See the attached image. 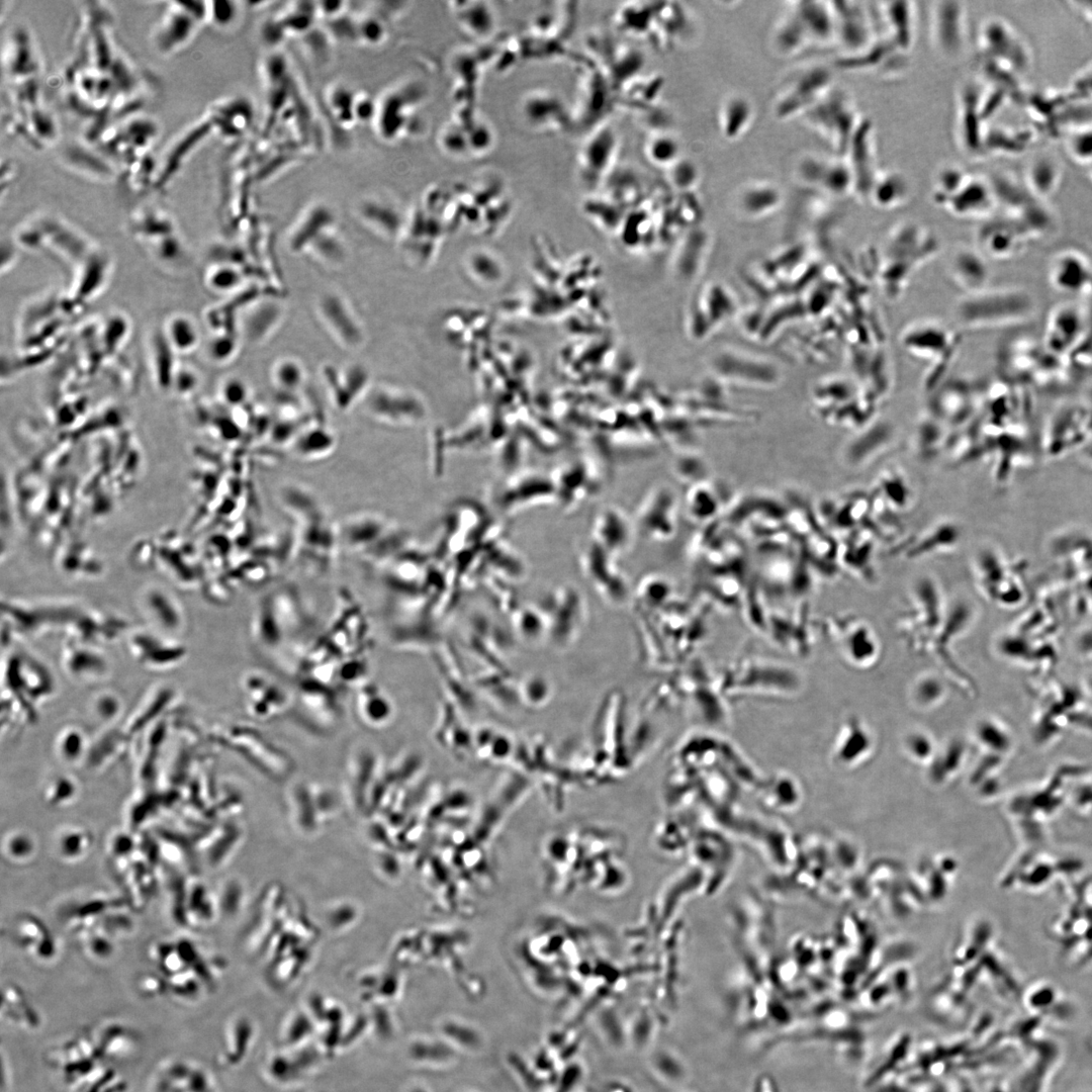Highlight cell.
Returning a JSON list of instances; mask_svg holds the SVG:
<instances>
[{
	"mask_svg": "<svg viewBox=\"0 0 1092 1092\" xmlns=\"http://www.w3.org/2000/svg\"><path fill=\"white\" fill-rule=\"evenodd\" d=\"M833 64L805 60L789 68L780 78L770 100L777 121L801 119L835 85Z\"/></svg>",
	"mask_w": 1092,
	"mask_h": 1092,
	"instance_id": "6da1fadb",
	"label": "cell"
},
{
	"mask_svg": "<svg viewBox=\"0 0 1092 1092\" xmlns=\"http://www.w3.org/2000/svg\"><path fill=\"white\" fill-rule=\"evenodd\" d=\"M931 197L934 203L959 218L988 216L995 205V195L987 181L952 163L936 170L931 182Z\"/></svg>",
	"mask_w": 1092,
	"mask_h": 1092,
	"instance_id": "7a4b0ae2",
	"label": "cell"
},
{
	"mask_svg": "<svg viewBox=\"0 0 1092 1092\" xmlns=\"http://www.w3.org/2000/svg\"><path fill=\"white\" fill-rule=\"evenodd\" d=\"M958 317L969 328L1010 326L1028 320L1034 302L1017 288H984L967 293L958 305Z\"/></svg>",
	"mask_w": 1092,
	"mask_h": 1092,
	"instance_id": "3957f363",
	"label": "cell"
},
{
	"mask_svg": "<svg viewBox=\"0 0 1092 1092\" xmlns=\"http://www.w3.org/2000/svg\"><path fill=\"white\" fill-rule=\"evenodd\" d=\"M864 117L849 92L836 84L801 120L831 153L843 156Z\"/></svg>",
	"mask_w": 1092,
	"mask_h": 1092,
	"instance_id": "277c9868",
	"label": "cell"
},
{
	"mask_svg": "<svg viewBox=\"0 0 1092 1092\" xmlns=\"http://www.w3.org/2000/svg\"><path fill=\"white\" fill-rule=\"evenodd\" d=\"M793 176L806 192L832 200L853 197V179L843 156L807 152L795 163Z\"/></svg>",
	"mask_w": 1092,
	"mask_h": 1092,
	"instance_id": "5b68a950",
	"label": "cell"
},
{
	"mask_svg": "<svg viewBox=\"0 0 1092 1092\" xmlns=\"http://www.w3.org/2000/svg\"><path fill=\"white\" fill-rule=\"evenodd\" d=\"M927 38L931 50L946 61L963 57L969 43L968 10L964 2L931 1L926 7Z\"/></svg>",
	"mask_w": 1092,
	"mask_h": 1092,
	"instance_id": "8992f818",
	"label": "cell"
},
{
	"mask_svg": "<svg viewBox=\"0 0 1092 1092\" xmlns=\"http://www.w3.org/2000/svg\"><path fill=\"white\" fill-rule=\"evenodd\" d=\"M7 658L6 678L8 692V710L13 713L18 708L33 709L37 703L53 693V678L48 669L38 660L27 653L12 652Z\"/></svg>",
	"mask_w": 1092,
	"mask_h": 1092,
	"instance_id": "52a82bcc",
	"label": "cell"
},
{
	"mask_svg": "<svg viewBox=\"0 0 1092 1092\" xmlns=\"http://www.w3.org/2000/svg\"><path fill=\"white\" fill-rule=\"evenodd\" d=\"M619 152L618 131L608 119L588 130L577 156L578 175L583 185L593 191L603 186L616 170Z\"/></svg>",
	"mask_w": 1092,
	"mask_h": 1092,
	"instance_id": "ba28073f",
	"label": "cell"
},
{
	"mask_svg": "<svg viewBox=\"0 0 1092 1092\" xmlns=\"http://www.w3.org/2000/svg\"><path fill=\"white\" fill-rule=\"evenodd\" d=\"M1088 316L1089 306L1076 302L1059 304L1049 314L1042 346L1065 366L1082 342Z\"/></svg>",
	"mask_w": 1092,
	"mask_h": 1092,
	"instance_id": "9c48e42d",
	"label": "cell"
},
{
	"mask_svg": "<svg viewBox=\"0 0 1092 1092\" xmlns=\"http://www.w3.org/2000/svg\"><path fill=\"white\" fill-rule=\"evenodd\" d=\"M835 16V48L839 56H850L864 49L877 33L871 3L831 1Z\"/></svg>",
	"mask_w": 1092,
	"mask_h": 1092,
	"instance_id": "30bf717a",
	"label": "cell"
},
{
	"mask_svg": "<svg viewBox=\"0 0 1092 1092\" xmlns=\"http://www.w3.org/2000/svg\"><path fill=\"white\" fill-rule=\"evenodd\" d=\"M843 157L852 175L853 197L867 202L871 184L881 168L878 164L874 123L869 117H864Z\"/></svg>",
	"mask_w": 1092,
	"mask_h": 1092,
	"instance_id": "8fae6325",
	"label": "cell"
},
{
	"mask_svg": "<svg viewBox=\"0 0 1092 1092\" xmlns=\"http://www.w3.org/2000/svg\"><path fill=\"white\" fill-rule=\"evenodd\" d=\"M207 3L172 2L156 29L154 42L161 53H171L192 36L197 23L207 17Z\"/></svg>",
	"mask_w": 1092,
	"mask_h": 1092,
	"instance_id": "7c38bea8",
	"label": "cell"
},
{
	"mask_svg": "<svg viewBox=\"0 0 1092 1092\" xmlns=\"http://www.w3.org/2000/svg\"><path fill=\"white\" fill-rule=\"evenodd\" d=\"M877 31L892 40L900 50L910 54L918 28V9L912 1L873 3Z\"/></svg>",
	"mask_w": 1092,
	"mask_h": 1092,
	"instance_id": "4fadbf2b",
	"label": "cell"
},
{
	"mask_svg": "<svg viewBox=\"0 0 1092 1092\" xmlns=\"http://www.w3.org/2000/svg\"><path fill=\"white\" fill-rule=\"evenodd\" d=\"M1049 280L1058 292L1092 297V261L1078 250H1063L1050 263Z\"/></svg>",
	"mask_w": 1092,
	"mask_h": 1092,
	"instance_id": "5bb4252c",
	"label": "cell"
},
{
	"mask_svg": "<svg viewBox=\"0 0 1092 1092\" xmlns=\"http://www.w3.org/2000/svg\"><path fill=\"white\" fill-rule=\"evenodd\" d=\"M521 116L524 123L538 132L563 130L573 120L563 101L548 90L530 91L521 100Z\"/></svg>",
	"mask_w": 1092,
	"mask_h": 1092,
	"instance_id": "9a60e30c",
	"label": "cell"
},
{
	"mask_svg": "<svg viewBox=\"0 0 1092 1092\" xmlns=\"http://www.w3.org/2000/svg\"><path fill=\"white\" fill-rule=\"evenodd\" d=\"M768 46L770 52L781 59H793L817 49L807 26L790 2L785 4L784 11L769 30Z\"/></svg>",
	"mask_w": 1092,
	"mask_h": 1092,
	"instance_id": "2e32d148",
	"label": "cell"
},
{
	"mask_svg": "<svg viewBox=\"0 0 1092 1092\" xmlns=\"http://www.w3.org/2000/svg\"><path fill=\"white\" fill-rule=\"evenodd\" d=\"M785 201L783 189L768 179L749 180L741 184L733 198L735 211L747 219H761L778 211Z\"/></svg>",
	"mask_w": 1092,
	"mask_h": 1092,
	"instance_id": "e0dca14e",
	"label": "cell"
},
{
	"mask_svg": "<svg viewBox=\"0 0 1092 1092\" xmlns=\"http://www.w3.org/2000/svg\"><path fill=\"white\" fill-rule=\"evenodd\" d=\"M242 687L249 714L258 719L276 717L290 705L287 692L264 673L252 671L246 674Z\"/></svg>",
	"mask_w": 1092,
	"mask_h": 1092,
	"instance_id": "ac0fdd59",
	"label": "cell"
},
{
	"mask_svg": "<svg viewBox=\"0 0 1092 1092\" xmlns=\"http://www.w3.org/2000/svg\"><path fill=\"white\" fill-rule=\"evenodd\" d=\"M390 526V522L378 513H355L347 517L340 528V540L351 551L376 555L381 538L391 532Z\"/></svg>",
	"mask_w": 1092,
	"mask_h": 1092,
	"instance_id": "d6986e66",
	"label": "cell"
},
{
	"mask_svg": "<svg viewBox=\"0 0 1092 1092\" xmlns=\"http://www.w3.org/2000/svg\"><path fill=\"white\" fill-rule=\"evenodd\" d=\"M1031 239L1030 235L1016 223L990 222L978 232L980 252L994 260H1006L1020 255Z\"/></svg>",
	"mask_w": 1092,
	"mask_h": 1092,
	"instance_id": "ffe728a7",
	"label": "cell"
},
{
	"mask_svg": "<svg viewBox=\"0 0 1092 1092\" xmlns=\"http://www.w3.org/2000/svg\"><path fill=\"white\" fill-rule=\"evenodd\" d=\"M755 115V107L747 96L738 92L727 94L717 110V124L721 135L728 142L741 140L752 128Z\"/></svg>",
	"mask_w": 1092,
	"mask_h": 1092,
	"instance_id": "44dd1931",
	"label": "cell"
},
{
	"mask_svg": "<svg viewBox=\"0 0 1092 1092\" xmlns=\"http://www.w3.org/2000/svg\"><path fill=\"white\" fill-rule=\"evenodd\" d=\"M910 197L911 185L906 175L898 169L881 167L871 184L867 202L890 211L904 206Z\"/></svg>",
	"mask_w": 1092,
	"mask_h": 1092,
	"instance_id": "7402d4cb",
	"label": "cell"
},
{
	"mask_svg": "<svg viewBox=\"0 0 1092 1092\" xmlns=\"http://www.w3.org/2000/svg\"><path fill=\"white\" fill-rule=\"evenodd\" d=\"M132 656L147 668L163 669L180 662L185 649L169 639L152 635H135L129 642Z\"/></svg>",
	"mask_w": 1092,
	"mask_h": 1092,
	"instance_id": "603a6c76",
	"label": "cell"
},
{
	"mask_svg": "<svg viewBox=\"0 0 1092 1092\" xmlns=\"http://www.w3.org/2000/svg\"><path fill=\"white\" fill-rule=\"evenodd\" d=\"M688 12L676 2H657L649 39L660 49L672 47L686 32Z\"/></svg>",
	"mask_w": 1092,
	"mask_h": 1092,
	"instance_id": "cb8c5ba5",
	"label": "cell"
},
{
	"mask_svg": "<svg viewBox=\"0 0 1092 1092\" xmlns=\"http://www.w3.org/2000/svg\"><path fill=\"white\" fill-rule=\"evenodd\" d=\"M62 664L66 672L74 679L95 680L106 671V660L92 643L72 642L64 650Z\"/></svg>",
	"mask_w": 1092,
	"mask_h": 1092,
	"instance_id": "d4e9b609",
	"label": "cell"
},
{
	"mask_svg": "<svg viewBox=\"0 0 1092 1092\" xmlns=\"http://www.w3.org/2000/svg\"><path fill=\"white\" fill-rule=\"evenodd\" d=\"M947 330L935 323L921 322L909 327L903 336L905 349L916 357H937L948 346Z\"/></svg>",
	"mask_w": 1092,
	"mask_h": 1092,
	"instance_id": "484cf974",
	"label": "cell"
},
{
	"mask_svg": "<svg viewBox=\"0 0 1092 1092\" xmlns=\"http://www.w3.org/2000/svg\"><path fill=\"white\" fill-rule=\"evenodd\" d=\"M461 30L472 38L492 34L496 24L494 10L485 2H452L450 8Z\"/></svg>",
	"mask_w": 1092,
	"mask_h": 1092,
	"instance_id": "4316f807",
	"label": "cell"
},
{
	"mask_svg": "<svg viewBox=\"0 0 1092 1092\" xmlns=\"http://www.w3.org/2000/svg\"><path fill=\"white\" fill-rule=\"evenodd\" d=\"M355 711L358 719L371 729H380L392 715L388 697L374 685H365L357 692Z\"/></svg>",
	"mask_w": 1092,
	"mask_h": 1092,
	"instance_id": "83f0119b",
	"label": "cell"
},
{
	"mask_svg": "<svg viewBox=\"0 0 1092 1092\" xmlns=\"http://www.w3.org/2000/svg\"><path fill=\"white\" fill-rule=\"evenodd\" d=\"M657 2H630L622 5L614 15L618 30L636 37L649 38Z\"/></svg>",
	"mask_w": 1092,
	"mask_h": 1092,
	"instance_id": "f1b7e54d",
	"label": "cell"
},
{
	"mask_svg": "<svg viewBox=\"0 0 1092 1092\" xmlns=\"http://www.w3.org/2000/svg\"><path fill=\"white\" fill-rule=\"evenodd\" d=\"M951 272L953 279L967 293L987 287L988 268L979 251L965 249L958 253L952 259Z\"/></svg>",
	"mask_w": 1092,
	"mask_h": 1092,
	"instance_id": "f546056e",
	"label": "cell"
},
{
	"mask_svg": "<svg viewBox=\"0 0 1092 1092\" xmlns=\"http://www.w3.org/2000/svg\"><path fill=\"white\" fill-rule=\"evenodd\" d=\"M835 747V758L844 765L855 764L860 758L867 757L872 748L873 740L867 727L859 721H849L842 732Z\"/></svg>",
	"mask_w": 1092,
	"mask_h": 1092,
	"instance_id": "4dcf8cb0",
	"label": "cell"
},
{
	"mask_svg": "<svg viewBox=\"0 0 1092 1092\" xmlns=\"http://www.w3.org/2000/svg\"><path fill=\"white\" fill-rule=\"evenodd\" d=\"M643 153L651 165L663 171L684 157L679 140L667 129L651 131L644 142Z\"/></svg>",
	"mask_w": 1092,
	"mask_h": 1092,
	"instance_id": "1f68e13d",
	"label": "cell"
},
{
	"mask_svg": "<svg viewBox=\"0 0 1092 1092\" xmlns=\"http://www.w3.org/2000/svg\"><path fill=\"white\" fill-rule=\"evenodd\" d=\"M7 74L16 79L35 74L38 68L37 60L33 51L32 42L23 30H15L7 46L5 63Z\"/></svg>",
	"mask_w": 1092,
	"mask_h": 1092,
	"instance_id": "d6a6232c",
	"label": "cell"
},
{
	"mask_svg": "<svg viewBox=\"0 0 1092 1092\" xmlns=\"http://www.w3.org/2000/svg\"><path fill=\"white\" fill-rule=\"evenodd\" d=\"M664 173L668 184L681 194H689L694 191L700 182V171L697 164L685 157L680 158Z\"/></svg>",
	"mask_w": 1092,
	"mask_h": 1092,
	"instance_id": "836d02e7",
	"label": "cell"
},
{
	"mask_svg": "<svg viewBox=\"0 0 1092 1092\" xmlns=\"http://www.w3.org/2000/svg\"><path fill=\"white\" fill-rule=\"evenodd\" d=\"M295 451L298 457L306 460L325 457L334 448V438L325 429L308 431L303 437H299Z\"/></svg>",
	"mask_w": 1092,
	"mask_h": 1092,
	"instance_id": "e575fe53",
	"label": "cell"
},
{
	"mask_svg": "<svg viewBox=\"0 0 1092 1092\" xmlns=\"http://www.w3.org/2000/svg\"><path fill=\"white\" fill-rule=\"evenodd\" d=\"M844 648L848 658L863 664L862 662L875 656L877 644L875 637L867 628H859L845 639Z\"/></svg>",
	"mask_w": 1092,
	"mask_h": 1092,
	"instance_id": "d590c367",
	"label": "cell"
},
{
	"mask_svg": "<svg viewBox=\"0 0 1092 1092\" xmlns=\"http://www.w3.org/2000/svg\"><path fill=\"white\" fill-rule=\"evenodd\" d=\"M56 749L64 761L77 760L85 750L84 734L75 727L64 729L58 736Z\"/></svg>",
	"mask_w": 1092,
	"mask_h": 1092,
	"instance_id": "8d00e7d4",
	"label": "cell"
},
{
	"mask_svg": "<svg viewBox=\"0 0 1092 1092\" xmlns=\"http://www.w3.org/2000/svg\"><path fill=\"white\" fill-rule=\"evenodd\" d=\"M904 745L905 750L916 761L931 759L935 751L931 737L921 731L910 732L905 738Z\"/></svg>",
	"mask_w": 1092,
	"mask_h": 1092,
	"instance_id": "74e56055",
	"label": "cell"
},
{
	"mask_svg": "<svg viewBox=\"0 0 1092 1092\" xmlns=\"http://www.w3.org/2000/svg\"><path fill=\"white\" fill-rule=\"evenodd\" d=\"M275 379L285 389H293L300 385L302 371L295 362L284 361L276 367Z\"/></svg>",
	"mask_w": 1092,
	"mask_h": 1092,
	"instance_id": "f35d334b",
	"label": "cell"
},
{
	"mask_svg": "<svg viewBox=\"0 0 1092 1092\" xmlns=\"http://www.w3.org/2000/svg\"><path fill=\"white\" fill-rule=\"evenodd\" d=\"M118 700L110 695H101L94 702V713L101 721L110 720L119 710Z\"/></svg>",
	"mask_w": 1092,
	"mask_h": 1092,
	"instance_id": "ab89813d",
	"label": "cell"
},
{
	"mask_svg": "<svg viewBox=\"0 0 1092 1092\" xmlns=\"http://www.w3.org/2000/svg\"><path fill=\"white\" fill-rule=\"evenodd\" d=\"M209 5L210 8L207 7V17L219 25L230 22L234 14H236L232 2H211Z\"/></svg>",
	"mask_w": 1092,
	"mask_h": 1092,
	"instance_id": "60d3db41",
	"label": "cell"
}]
</instances>
